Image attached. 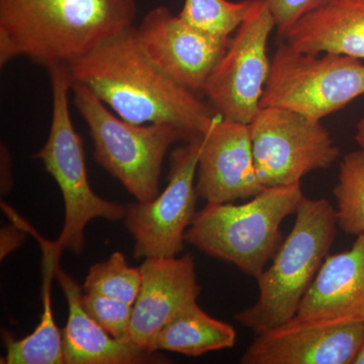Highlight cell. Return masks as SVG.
<instances>
[{"label":"cell","mask_w":364,"mask_h":364,"mask_svg":"<svg viewBox=\"0 0 364 364\" xmlns=\"http://www.w3.org/2000/svg\"><path fill=\"white\" fill-rule=\"evenodd\" d=\"M74 105L90 128L95 158L141 203L159 195L163 161L173 144L191 142L186 132L166 123L136 124L114 116L85 86L71 85Z\"/></svg>","instance_id":"cell-5"},{"label":"cell","mask_w":364,"mask_h":364,"mask_svg":"<svg viewBox=\"0 0 364 364\" xmlns=\"http://www.w3.org/2000/svg\"><path fill=\"white\" fill-rule=\"evenodd\" d=\"M249 127L264 188L299 184L310 172L330 168L341 154L321 121L291 109L260 107Z\"/></svg>","instance_id":"cell-8"},{"label":"cell","mask_w":364,"mask_h":364,"mask_svg":"<svg viewBox=\"0 0 364 364\" xmlns=\"http://www.w3.org/2000/svg\"><path fill=\"white\" fill-rule=\"evenodd\" d=\"M301 183L263 189L243 205L207 203L186 242L257 279L282 243L280 226L303 198Z\"/></svg>","instance_id":"cell-4"},{"label":"cell","mask_w":364,"mask_h":364,"mask_svg":"<svg viewBox=\"0 0 364 364\" xmlns=\"http://www.w3.org/2000/svg\"><path fill=\"white\" fill-rule=\"evenodd\" d=\"M135 0H0V65L23 56L49 69L133 26Z\"/></svg>","instance_id":"cell-2"},{"label":"cell","mask_w":364,"mask_h":364,"mask_svg":"<svg viewBox=\"0 0 364 364\" xmlns=\"http://www.w3.org/2000/svg\"><path fill=\"white\" fill-rule=\"evenodd\" d=\"M13 222V225L4 227L1 230V244H0L1 259L6 257L14 249L20 247L21 243L25 240V228L18 222Z\"/></svg>","instance_id":"cell-25"},{"label":"cell","mask_w":364,"mask_h":364,"mask_svg":"<svg viewBox=\"0 0 364 364\" xmlns=\"http://www.w3.org/2000/svg\"><path fill=\"white\" fill-rule=\"evenodd\" d=\"M81 305L98 325L117 339H128L133 306L95 294H81Z\"/></svg>","instance_id":"cell-23"},{"label":"cell","mask_w":364,"mask_h":364,"mask_svg":"<svg viewBox=\"0 0 364 364\" xmlns=\"http://www.w3.org/2000/svg\"><path fill=\"white\" fill-rule=\"evenodd\" d=\"M136 39L148 57L179 85L205 97L208 78L231 39H219L196 30L158 6L135 28Z\"/></svg>","instance_id":"cell-11"},{"label":"cell","mask_w":364,"mask_h":364,"mask_svg":"<svg viewBox=\"0 0 364 364\" xmlns=\"http://www.w3.org/2000/svg\"><path fill=\"white\" fill-rule=\"evenodd\" d=\"M336 198L338 228L349 235L364 234V150L347 153L339 166Z\"/></svg>","instance_id":"cell-20"},{"label":"cell","mask_w":364,"mask_h":364,"mask_svg":"<svg viewBox=\"0 0 364 364\" xmlns=\"http://www.w3.org/2000/svg\"><path fill=\"white\" fill-rule=\"evenodd\" d=\"M352 364H364V341L363 343L361 344L360 348H359L358 354H356L353 361H352Z\"/></svg>","instance_id":"cell-28"},{"label":"cell","mask_w":364,"mask_h":364,"mask_svg":"<svg viewBox=\"0 0 364 364\" xmlns=\"http://www.w3.org/2000/svg\"><path fill=\"white\" fill-rule=\"evenodd\" d=\"M364 341V323L322 325L291 320L259 333L242 364H352Z\"/></svg>","instance_id":"cell-14"},{"label":"cell","mask_w":364,"mask_h":364,"mask_svg":"<svg viewBox=\"0 0 364 364\" xmlns=\"http://www.w3.org/2000/svg\"><path fill=\"white\" fill-rule=\"evenodd\" d=\"M355 141L359 147L364 150V116L361 117L356 126Z\"/></svg>","instance_id":"cell-27"},{"label":"cell","mask_w":364,"mask_h":364,"mask_svg":"<svg viewBox=\"0 0 364 364\" xmlns=\"http://www.w3.org/2000/svg\"><path fill=\"white\" fill-rule=\"evenodd\" d=\"M267 188L254 161L250 127L215 116L200 138L196 191L207 203L247 200Z\"/></svg>","instance_id":"cell-12"},{"label":"cell","mask_w":364,"mask_h":364,"mask_svg":"<svg viewBox=\"0 0 364 364\" xmlns=\"http://www.w3.org/2000/svg\"><path fill=\"white\" fill-rule=\"evenodd\" d=\"M255 4L256 0H184L178 16L200 32L219 39H231Z\"/></svg>","instance_id":"cell-21"},{"label":"cell","mask_w":364,"mask_h":364,"mask_svg":"<svg viewBox=\"0 0 364 364\" xmlns=\"http://www.w3.org/2000/svg\"><path fill=\"white\" fill-rule=\"evenodd\" d=\"M43 251V314L33 333L16 340L9 332L4 333L6 354L1 363L6 364H63L62 332L55 323L51 304V284L56 274L62 251L54 242L42 238L33 230Z\"/></svg>","instance_id":"cell-18"},{"label":"cell","mask_w":364,"mask_h":364,"mask_svg":"<svg viewBox=\"0 0 364 364\" xmlns=\"http://www.w3.org/2000/svg\"><path fill=\"white\" fill-rule=\"evenodd\" d=\"M13 184L11 157L7 149L1 146V193H6Z\"/></svg>","instance_id":"cell-26"},{"label":"cell","mask_w":364,"mask_h":364,"mask_svg":"<svg viewBox=\"0 0 364 364\" xmlns=\"http://www.w3.org/2000/svg\"><path fill=\"white\" fill-rule=\"evenodd\" d=\"M236 339L233 326L210 317L196 304L160 331L153 342L152 351L200 356L232 348Z\"/></svg>","instance_id":"cell-19"},{"label":"cell","mask_w":364,"mask_h":364,"mask_svg":"<svg viewBox=\"0 0 364 364\" xmlns=\"http://www.w3.org/2000/svg\"><path fill=\"white\" fill-rule=\"evenodd\" d=\"M142 284L133 305L128 339L148 352L162 329L196 304L200 294L195 259L146 258L140 267Z\"/></svg>","instance_id":"cell-13"},{"label":"cell","mask_w":364,"mask_h":364,"mask_svg":"<svg viewBox=\"0 0 364 364\" xmlns=\"http://www.w3.org/2000/svg\"><path fill=\"white\" fill-rule=\"evenodd\" d=\"M60 287L68 303V320L62 331L63 358L66 364H135L164 363L152 352L117 339L105 331L81 305V287L58 265Z\"/></svg>","instance_id":"cell-16"},{"label":"cell","mask_w":364,"mask_h":364,"mask_svg":"<svg viewBox=\"0 0 364 364\" xmlns=\"http://www.w3.org/2000/svg\"><path fill=\"white\" fill-rule=\"evenodd\" d=\"M142 284L140 267H131L121 252H114L107 261L92 265L86 277V294H100L133 306Z\"/></svg>","instance_id":"cell-22"},{"label":"cell","mask_w":364,"mask_h":364,"mask_svg":"<svg viewBox=\"0 0 364 364\" xmlns=\"http://www.w3.org/2000/svg\"><path fill=\"white\" fill-rule=\"evenodd\" d=\"M363 95L360 59L335 53L309 54L282 43L270 61L260 107H284L322 121Z\"/></svg>","instance_id":"cell-7"},{"label":"cell","mask_w":364,"mask_h":364,"mask_svg":"<svg viewBox=\"0 0 364 364\" xmlns=\"http://www.w3.org/2000/svg\"><path fill=\"white\" fill-rule=\"evenodd\" d=\"M267 4L275 21L279 37H284L289 28L301 16L329 4L332 0H263Z\"/></svg>","instance_id":"cell-24"},{"label":"cell","mask_w":364,"mask_h":364,"mask_svg":"<svg viewBox=\"0 0 364 364\" xmlns=\"http://www.w3.org/2000/svg\"><path fill=\"white\" fill-rule=\"evenodd\" d=\"M294 215L291 233L280 244L272 265L256 279L259 287L257 301L235 315L256 335L296 317L301 299L336 238V210L326 198L304 196Z\"/></svg>","instance_id":"cell-3"},{"label":"cell","mask_w":364,"mask_h":364,"mask_svg":"<svg viewBox=\"0 0 364 364\" xmlns=\"http://www.w3.org/2000/svg\"><path fill=\"white\" fill-rule=\"evenodd\" d=\"M200 138L172 151L168 184L161 193L150 202L127 205L124 225L135 239L136 258L176 257L183 250L200 198L196 176Z\"/></svg>","instance_id":"cell-10"},{"label":"cell","mask_w":364,"mask_h":364,"mask_svg":"<svg viewBox=\"0 0 364 364\" xmlns=\"http://www.w3.org/2000/svg\"><path fill=\"white\" fill-rule=\"evenodd\" d=\"M273 28L267 4L256 0L205 85V97L219 116L249 124L259 112L269 76L267 44Z\"/></svg>","instance_id":"cell-9"},{"label":"cell","mask_w":364,"mask_h":364,"mask_svg":"<svg viewBox=\"0 0 364 364\" xmlns=\"http://www.w3.org/2000/svg\"><path fill=\"white\" fill-rule=\"evenodd\" d=\"M282 39L299 52L364 59V0H332L301 16Z\"/></svg>","instance_id":"cell-17"},{"label":"cell","mask_w":364,"mask_h":364,"mask_svg":"<svg viewBox=\"0 0 364 364\" xmlns=\"http://www.w3.org/2000/svg\"><path fill=\"white\" fill-rule=\"evenodd\" d=\"M71 85L85 86L124 121L166 123L200 138L217 112L164 73L136 39L135 26L98 43L66 64Z\"/></svg>","instance_id":"cell-1"},{"label":"cell","mask_w":364,"mask_h":364,"mask_svg":"<svg viewBox=\"0 0 364 364\" xmlns=\"http://www.w3.org/2000/svg\"><path fill=\"white\" fill-rule=\"evenodd\" d=\"M48 70L52 85L51 127L44 147L33 157L43 162L57 182L65 205V221L55 245L78 254L85 246V230L91 220L119 221L124 218L126 207L104 200L91 188L82 140L74 129L69 109L71 82L66 64H56Z\"/></svg>","instance_id":"cell-6"},{"label":"cell","mask_w":364,"mask_h":364,"mask_svg":"<svg viewBox=\"0 0 364 364\" xmlns=\"http://www.w3.org/2000/svg\"><path fill=\"white\" fill-rule=\"evenodd\" d=\"M294 320L322 325L364 323V234L326 257Z\"/></svg>","instance_id":"cell-15"}]
</instances>
